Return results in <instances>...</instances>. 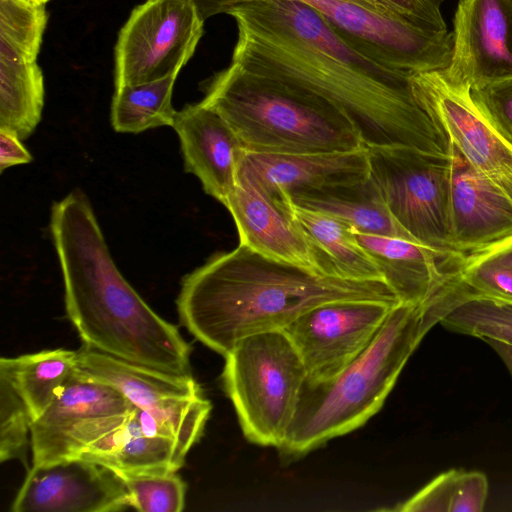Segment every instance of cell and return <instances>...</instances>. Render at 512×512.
Segmentation results:
<instances>
[{"mask_svg": "<svg viewBox=\"0 0 512 512\" xmlns=\"http://www.w3.org/2000/svg\"><path fill=\"white\" fill-rule=\"evenodd\" d=\"M238 27L232 62L317 97L343 113L366 148L406 146L450 155L453 146L416 101L411 74L349 47L302 0H254L228 12Z\"/></svg>", "mask_w": 512, "mask_h": 512, "instance_id": "cell-1", "label": "cell"}, {"mask_svg": "<svg viewBox=\"0 0 512 512\" xmlns=\"http://www.w3.org/2000/svg\"><path fill=\"white\" fill-rule=\"evenodd\" d=\"M338 300L400 303L383 280L328 276L239 244L183 278L177 309L187 330L225 357L243 338L283 330L307 310Z\"/></svg>", "mask_w": 512, "mask_h": 512, "instance_id": "cell-2", "label": "cell"}, {"mask_svg": "<svg viewBox=\"0 0 512 512\" xmlns=\"http://www.w3.org/2000/svg\"><path fill=\"white\" fill-rule=\"evenodd\" d=\"M50 231L67 315L83 345L140 366L190 375L191 347L122 276L82 192L53 204Z\"/></svg>", "mask_w": 512, "mask_h": 512, "instance_id": "cell-3", "label": "cell"}, {"mask_svg": "<svg viewBox=\"0 0 512 512\" xmlns=\"http://www.w3.org/2000/svg\"><path fill=\"white\" fill-rule=\"evenodd\" d=\"M444 311L434 298L394 306L371 343L339 374L304 381L279 448L303 454L363 425L382 407L408 359Z\"/></svg>", "mask_w": 512, "mask_h": 512, "instance_id": "cell-4", "label": "cell"}, {"mask_svg": "<svg viewBox=\"0 0 512 512\" xmlns=\"http://www.w3.org/2000/svg\"><path fill=\"white\" fill-rule=\"evenodd\" d=\"M201 103L233 129L244 150L322 154L365 148L357 129L332 105L231 64L202 84Z\"/></svg>", "mask_w": 512, "mask_h": 512, "instance_id": "cell-5", "label": "cell"}, {"mask_svg": "<svg viewBox=\"0 0 512 512\" xmlns=\"http://www.w3.org/2000/svg\"><path fill=\"white\" fill-rule=\"evenodd\" d=\"M307 372L283 330L250 335L225 356L223 382L245 437L280 447Z\"/></svg>", "mask_w": 512, "mask_h": 512, "instance_id": "cell-6", "label": "cell"}, {"mask_svg": "<svg viewBox=\"0 0 512 512\" xmlns=\"http://www.w3.org/2000/svg\"><path fill=\"white\" fill-rule=\"evenodd\" d=\"M367 149L370 177L397 224L415 242L462 257L451 240L453 151L443 155L406 146Z\"/></svg>", "mask_w": 512, "mask_h": 512, "instance_id": "cell-7", "label": "cell"}, {"mask_svg": "<svg viewBox=\"0 0 512 512\" xmlns=\"http://www.w3.org/2000/svg\"><path fill=\"white\" fill-rule=\"evenodd\" d=\"M349 47L392 70L415 74L443 70L452 33L438 32L364 0H302Z\"/></svg>", "mask_w": 512, "mask_h": 512, "instance_id": "cell-8", "label": "cell"}, {"mask_svg": "<svg viewBox=\"0 0 512 512\" xmlns=\"http://www.w3.org/2000/svg\"><path fill=\"white\" fill-rule=\"evenodd\" d=\"M203 24L192 0H147L136 6L115 45V88L179 73L195 52Z\"/></svg>", "mask_w": 512, "mask_h": 512, "instance_id": "cell-9", "label": "cell"}, {"mask_svg": "<svg viewBox=\"0 0 512 512\" xmlns=\"http://www.w3.org/2000/svg\"><path fill=\"white\" fill-rule=\"evenodd\" d=\"M134 408L118 390L76 367L47 409L33 420V465L80 457L124 424Z\"/></svg>", "mask_w": 512, "mask_h": 512, "instance_id": "cell-10", "label": "cell"}, {"mask_svg": "<svg viewBox=\"0 0 512 512\" xmlns=\"http://www.w3.org/2000/svg\"><path fill=\"white\" fill-rule=\"evenodd\" d=\"M410 81L418 104L465 161L512 198V144L477 107L471 89L441 70L415 73Z\"/></svg>", "mask_w": 512, "mask_h": 512, "instance_id": "cell-11", "label": "cell"}, {"mask_svg": "<svg viewBox=\"0 0 512 512\" xmlns=\"http://www.w3.org/2000/svg\"><path fill=\"white\" fill-rule=\"evenodd\" d=\"M394 306L370 300L330 301L288 324L283 331L304 363L306 380L325 381L339 374L371 343Z\"/></svg>", "mask_w": 512, "mask_h": 512, "instance_id": "cell-12", "label": "cell"}, {"mask_svg": "<svg viewBox=\"0 0 512 512\" xmlns=\"http://www.w3.org/2000/svg\"><path fill=\"white\" fill-rule=\"evenodd\" d=\"M131 508L125 481L113 469L85 457L33 465L13 512H115Z\"/></svg>", "mask_w": 512, "mask_h": 512, "instance_id": "cell-13", "label": "cell"}, {"mask_svg": "<svg viewBox=\"0 0 512 512\" xmlns=\"http://www.w3.org/2000/svg\"><path fill=\"white\" fill-rule=\"evenodd\" d=\"M452 52L441 70L470 89L512 78V0H460Z\"/></svg>", "mask_w": 512, "mask_h": 512, "instance_id": "cell-14", "label": "cell"}, {"mask_svg": "<svg viewBox=\"0 0 512 512\" xmlns=\"http://www.w3.org/2000/svg\"><path fill=\"white\" fill-rule=\"evenodd\" d=\"M368 149L322 154H267L244 151L237 181L292 214L291 196L299 191L369 177Z\"/></svg>", "mask_w": 512, "mask_h": 512, "instance_id": "cell-15", "label": "cell"}, {"mask_svg": "<svg viewBox=\"0 0 512 512\" xmlns=\"http://www.w3.org/2000/svg\"><path fill=\"white\" fill-rule=\"evenodd\" d=\"M77 369L123 394L160 423L185 416L202 395L190 375H174L133 364L83 345L77 351Z\"/></svg>", "mask_w": 512, "mask_h": 512, "instance_id": "cell-16", "label": "cell"}, {"mask_svg": "<svg viewBox=\"0 0 512 512\" xmlns=\"http://www.w3.org/2000/svg\"><path fill=\"white\" fill-rule=\"evenodd\" d=\"M172 127L181 145L185 170L223 205L237 184L244 147L230 125L201 102L177 111Z\"/></svg>", "mask_w": 512, "mask_h": 512, "instance_id": "cell-17", "label": "cell"}, {"mask_svg": "<svg viewBox=\"0 0 512 512\" xmlns=\"http://www.w3.org/2000/svg\"><path fill=\"white\" fill-rule=\"evenodd\" d=\"M512 237V198L453 147L451 240L462 256Z\"/></svg>", "mask_w": 512, "mask_h": 512, "instance_id": "cell-18", "label": "cell"}, {"mask_svg": "<svg viewBox=\"0 0 512 512\" xmlns=\"http://www.w3.org/2000/svg\"><path fill=\"white\" fill-rule=\"evenodd\" d=\"M351 230L400 303L426 302L443 285L455 262L461 258L409 240Z\"/></svg>", "mask_w": 512, "mask_h": 512, "instance_id": "cell-19", "label": "cell"}, {"mask_svg": "<svg viewBox=\"0 0 512 512\" xmlns=\"http://www.w3.org/2000/svg\"><path fill=\"white\" fill-rule=\"evenodd\" d=\"M224 206L236 225L239 244L264 256L317 271L292 214L273 204L253 186L237 181Z\"/></svg>", "mask_w": 512, "mask_h": 512, "instance_id": "cell-20", "label": "cell"}, {"mask_svg": "<svg viewBox=\"0 0 512 512\" xmlns=\"http://www.w3.org/2000/svg\"><path fill=\"white\" fill-rule=\"evenodd\" d=\"M291 203L334 217L361 233L415 242L391 216L370 175L358 181L296 192Z\"/></svg>", "mask_w": 512, "mask_h": 512, "instance_id": "cell-21", "label": "cell"}, {"mask_svg": "<svg viewBox=\"0 0 512 512\" xmlns=\"http://www.w3.org/2000/svg\"><path fill=\"white\" fill-rule=\"evenodd\" d=\"M292 216L318 272L343 279L383 280L378 266L357 242L350 226L293 204Z\"/></svg>", "mask_w": 512, "mask_h": 512, "instance_id": "cell-22", "label": "cell"}, {"mask_svg": "<svg viewBox=\"0 0 512 512\" xmlns=\"http://www.w3.org/2000/svg\"><path fill=\"white\" fill-rule=\"evenodd\" d=\"M77 367V351L43 350L0 359V375L24 400L35 420L51 404Z\"/></svg>", "mask_w": 512, "mask_h": 512, "instance_id": "cell-23", "label": "cell"}, {"mask_svg": "<svg viewBox=\"0 0 512 512\" xmlns=\"http://www.w3.org/2000/svg\"><path fill=\"white\" fill-rule=\"evenodd\" d=\"M44 105V79L37 62L0 56V128L29 137Z\"/></svg>", "mask_w": 512, "mask_h": 512, "instance_id": "cell-24", "label": "cell"}, {"mask_svg": "<svg viewBox=\"0 0 512 512\" xmlns=\"http://www.w3.org/2000/svg\"><path fill=\"white\" fill-rule=\"evenodd\" d=\"M178 73L159 80L115 88L111 124L121 133H140L151 128L172 126L177 111L172 92Z\"/></svg>", "mask_w": 512, "mask_h": 512, "instance_id": "cell-25", "label": "cell"}, {"mask_svg": "<svg viewBox=\"0 0 512 512\" xmlns=\"http://www.w3.org/2000/svg\"><path fill=\"white\" fill-rule=\"evenodd\" d=\"M91 460L128 477L177 472L185 457L172 439L144 435L133 410L126 422L125 439L118 448Z\"/></svg>", "mask_w": 512, "mask_h": 512, "instance_id": "cell-26", "label": "cell"}, {"mask_svg": "<svg viewBox=\"0 0 512 512\" xmlns=\"http://www.w3.org/2000/svg\"><path fill=\"white\" fill-rule=\"evenodd\" d=\"M448 279L467 296L512 302V237L463 256Z\"/></svg>", "mask_w": 512, "mask_h": 512, "instance_id": "cell-27", "label": "cell"}, {"mask_svg": "<svg viewBox=\"0 0 512 512\" xmlns=\"http://www.w3.org/2000/svg\"><path fill=\"white\" fill-rule=\"evenodd\" d=\"M488 495V480L478 471L448 470L394 508L401 512H480Z\"/></svg>", "mask_w": 512, "mask_h": 512, "instance_id": "cell-28", "label": "cell"}, {"mask_svg": "<svg viewBox=\"0 0 512 512\" xmlns=\"http://www.w3.org/2000/svg\"><path fill=\"white\" fill-rule=\"evenodd\" d=\"M450 284L455 302L439 324L456 333L512 347V302L467 296Z\"/></svg>", "mask_w": 512, "mask_h": 512, "instance_id": "cell-29", "label": "cell"}, {"mask_svg": "<svg viewBox=\"0 0 512 512\" xmlns=\"http://www.w3.org/2000/svg\"><path fill=\"white\" fill-rule=\"evenodd\" d=\"M47 20L45 4L0 0V56L36 61Z\"/></svg>", "mask_w": 512, "mask_h": 512, "instance_id": "cell-30", "label": "cell"}, {"mask_svg": "<svg viewBox=\"0 0 512 512\" xmlns=\"http://www.w3.org/2000/svg\"><path fill=\"white\" fill-rule=\"evenodd\" d=\"M33 417L9 380L0 375V461L18 460L28 468Z\"/></svg>", "mask_w": 512, "mask_h": 512, "instance_id": "cell-31", "label": "cell"}, {"mask_svg": "<svg viewBox=\"0 0 512 512\" xmlns=\"http://www.w3.org/2000/svg\"><path fill=\"white\" fill-rule=\"evenodd\" d=\"M131 508L141 512H181L186 484L176 472L123 477Z\"/></svg>", "mask_w": 512, "mask_h": 512, "instance_id": "cell-32", "label": "cell"}, {"mask_svg": "<svg viewBox=\"0 0 512 512\" xmlns=\"http://www.w3.org/2000/svg\"><path fill=\"white\" fill-rule=\"evenodd\" d=\"M480 111L512 144V78L471 89Z\"/></svg>", "mask_w": 512, "mask_h": 512, "instance_id": "cell-33", "label": "cell"}, {"mask_svg": "<svg viewBox=\"0 0 512 512\" xmlns=\"http://www.w3.org/2000/svg\"><path fill=\"white\" fill-rule=\"evenodd\" d=\"M395 12L425 28L445 32L439 0H364Z\"/></svg>", "mask_w": 512, "mask_h": 512, "instance_id": "cell-34", "label": "cell"}, {"mask_svg": "<svg viewBox=\"0 0 512 512\" xmlns=\"http://www.w3.org/2000/svg\"><path fill=\"white\" fill-rule=\"evenodd\" d=\"M31 161L32 156L22 140L15 133L0 128V171Z\"/></svg>", "mask_w": 512, "mask_h": 512, "instance_id": "cell-35", "label": "cell"}, {"mask_svg": "<svg viewBox=\"0 0 512 512\" xmlns=\"http://www.w3.org/2000/svg\"><path fill=\"white\" fill-rule=\"evenodd\" d=\"M250 1L254 0H192L203 21L216 14H228L233 8Z\"/></svg>", "mask_w": 512, "mask_h": 512, "instance_id": "cell-36", "label": "cell"}, {"mask_svg": "<svg viewBox=\"0 0 512 512\" xmlns=\"http://www.w3.org/2000/svg\"><path fill=\"white\" fill-rule=\"evenodd\" d=\"M499 355L512 378V347L493 340L485 341Z\"/></svg>", "mask_w": 512, "mask_h": 512, "instance_id": "cell-37", "label": "cell"}, {"mask_svg": "<svg viewBox=\"0 0 512 512\" xmlns=\"http://www.w3.org/2000/svg\"><path fill=\"white\" fill-rule=\"evenodd\" d=\"M35 3H38V4H46L49 0H31Z\"/></svg>", "mask_w": 512, "mask_h": 512, "instance_id": "cell-38", "label": "cell"}]
</instances>
